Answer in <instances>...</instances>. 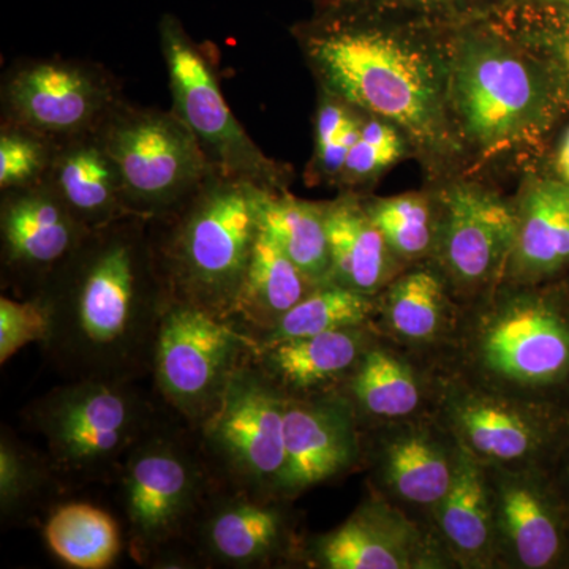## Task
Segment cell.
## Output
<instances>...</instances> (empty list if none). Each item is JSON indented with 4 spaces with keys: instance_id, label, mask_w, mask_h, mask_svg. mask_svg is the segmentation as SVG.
<instances>
[{
    "instance_id": "1",
    "label": "cell",
    "mask_w": 569,
    "mask_h": 569,
    "mask_svg": "<svg viewBox=\"0 0 569 569\" xmlns=\"http://www.w3.org/2000/svg\"><path fill=\"white\" fill-rule=\"evenodd\" d=\"M445 31L350 10L293 28L318 89L395 126L430 183L467 174L448 107Z\"/></svg>"
},
{
    "instance_id": "2",
    "label": "cell",
    "mask_w": 569,
    "mask_h": 569,
    "mask_svg": "<svg viewBox=\"0 0 569 569\" xmlns=\"http://www.w3.org/2000/svg\"><path fill=\"white\" fill-rule=\"evenodd\" d=\"M148 222L130 216L92 230L33 293L50 317L41 346L71 380L133 381L152 370L171 299Z\"/></svg>"
},
{
    "instance_id": "3",
    "label": "cell",
    "mask_w": 569,
    "mask_h": 569,
    "mask_svg": "<svg viewBox=\"0 0 569 569\" xmlns=\"http://www.w3.org/2000/svg\"><path fill=\"white\" fill-rule=\"evenodd\" d=\"M445 50L449 114L467 174L541 167L569 114L546 63L493 17L447 29Z\"/></svg>"
},
{
    "instance_id": "4",
    "label": "cell",
    "mask_w": 569,
    "mask_h": 569,
    "mask_svg": "<svg viewBox=\"0 0 569 569\" xmlns=\"http://www.w3.org/2000/svg\"><path fill=\"white\" fill-rule=\"evenodd\" d=\"M254 183L212 176L164 220L152 238L157 268L171 301L230 320L260 233L263 193Z\"/></svg>"
},
{
    "instance_id": "5",
    "label": "cell",
    "mask_w": 569,
    "mask_h": 569,
    "mask_svg": "<svg viewBox=\"0 0 569 569\" xmlns=\"http://www.w3.org/2000/svg\"><path fill=\"white\" fill-rule=\"evenodd\" d=\"M132 383L80 378L33 403L28 421L43 438L52 470L99 477L148 436L151 408Z\"/></svg>"
},
{
    "instance_id": "6",
    "label": "cell",
    "mask_w": 569,
    "mask_h": 569,
    "mask_svg": "<svg viewBox=\"0 0 569 569\" xmlns=\"http://www.w3.org/2000/svg\"><path fill=\"white\" fill-rule=\"evenodd\" d=\"M97 134L121 178L127 209L149 222L173 212L217 176L173 110L122 102Z\"/></svg>"
},
{
    "instance_id": "7",
    "label": "cell",
    "mask_w": 569,
    "mask_h": 569,
    "mask_svg": "<svg viewBox=\"0 0 569 569\" xmlns=\"http://www.w3.org/2000/svg\"><path fill=\"white\" fill-rule=\"evenodd\" d=\"M160 50L167 66L173 110L200 142L213 173L283 192L291 170L266 156L228 107L208 56L174 14L159 24Z\"/></svg>"
},
{
    "instance_id": "8",
    "label": "cell",
    "mask_w": 569,
    "mask_h": 569,
    "mask_svg": "<svg viewBox=\"0 0 569 569\" xmlns=\"http://www.w3.org/2000/svg\"><path fill=\"white\" fill-rule=\"evenodd\" d=\"M522 288L486 318L479 339L482 365L500 380L549 397L553 407L568 411L569 290Z\"/></svg>"
},
{
    "instance_id": "9",
    "label": "cell",
    "mask_w": 569,
    "mask_h": 569,
    "mask_svg": "<svg viewBox=\"0 0 569 569\" xmlns=\"http://www.w3.org/2000/svg\"><path fill=\"white\" fill-rule=\"evenodd\" d=\"M257 348V340L231 321L170 301L153 347L157 388L182 417L203 425L222 402L236 369Z\"/></svg>"
},
{
    "instance_id": "10",
    "label": "cell",
    "mask_w": 569,
    "mask_h": 569,
    "mask_svg": "<svg viewBox=\"0 0 569 569\" xmlns=\"http://www.w3.org/2000/svg\"><path fill=\"white\" fill-rule=\"evenodd\" d=\"M122 508L137 559L159 556L181 538L209 498L200 459L181 440L148 433L123 459Z\"/></svg>"
},
{
    "instance_id": "11",
    "label": "cell",
    "mask_w": 569,
    "mask_h": 569,
    "mask_svg": "<svg viewBox=\"0 0 569 569\" xmlns=\"http://www.w3.org/2000/svg\"><path fill=\"white\" fill-rule=\"evenodd\" d=\"M2 123L51 141L96 132L123 102L102 67L67 59H33L3 77Z\"/></svg>"
},
{
    "instance_id": "12",
    "label": "cell",
    "mask_w": 569,
    "mask_h": 569,
    "mask_svg": "<svg viewBox=\"0 0 569 569\" xmlns=\"http://www.w3.org/2000/svg\"><path fill=\"white\" fill-rule=\"evenodd\" d=\"M437 211L436 257L441 272L462 290H479L507 274L515 246V201L481 176L432 182Z\"/></svg>"
},
{
    "instance_id": "13",
    "label": "cell",
    "mask_w": 569,
    "mask_h": 569,
    "mask_svg": "<svg viewBox=\"0 0 569 569\" xmlns=\"http://www.w3.org/2000/svg\"><path fill=\"white\" fill-rule=\"evenodd\" d=\"M287 399L263 370L242 365L203 422L206 449L249 492H279Z\"/></svg>"
},
{
    "instance_id": "14",
    "label": "cell",
    "mask_w": 569,
    "mask_h": 569,
    "mask_svg": "<svg viewBox=\"0 0 569 569\" xmlns=\"http://www.w3.org/2000/svg\"><path fill=\"white\" fill-rule=\"evenodd\" d=\"M91 231L47 183L2 192L3 272L17 283L32 287L33 293Z\"/></svg>"
},
{
    "instance_id": "15",
    "label": "cell",
    "mask_w": 569,
    "mask_h": 569,
    "mask_svg": "<svg viewBox=\"0 0 569 569\" xmlns=\"http://www.w3.org/2000/svg\"><path fill=\"white\" fill-rule=\"evenodd\" d=\"M463 447L493 462H531L569 440V413L545 406L518 407L492 397H467L456 410Z\"/></svg>"
},
{
    "instance_id": "16",
    "label": "cell",
    "mask_w": 569,
    "mask_h": 569,
    "mask_svg": "<svg viewBox=\"0 0 569 569\" xmlns=\"http://www.w3.org/2000/svg\"><path fill=\"white\" fill-rule=\"evenodd\" d=\"M515 204L507 274L520 287L550 282L569 268V183L541 164L523 174Z\"/></svg>"
},
{
    "instance_id": "17",
    "label": "cell",
    "mask_w": 569,
    "mask_h": 569,
    "mask_svg": "<svg viewBox=\"0 0 569 569\" xmlns=\"http://www.w3.org/2000/svg\"><path fill=\"white\" fill-rule=\"evenodd\" d=\"M498 531L522 568L569 563V505L539 473L518 475L498 486Z\"/></svg>"
},
{
    "instance_id": "18",
    "label": "cell",
    "mask_w": 569,
    "mask_h": 569,
    "mask_svg": "<svg viewBox=\"0 0 569 569\" xmlns=\"http://www.w3.org/2000/svg\"><path fill=\"white\" fill-rule=\"evenodd\" d=\"M250 493L244 489L206 500L193 523L206 560L228 568L263 567L282 550L287 538L283 512Z\"/></svg>"
},
{
    "instance_id": "19",
    "label": "cell",
    "mask_w": 569,
    "mask_h": 569,
    "mask_svg": "<svg viewBox=\"0 0 569 569\" xmlns=\"http://www.w3.org/2000/svg\"><path fill=\"white\" fill-rule=\"evenodd\" d=\"M284 468L280 493H298L337 477L353 463L356 438L340 403L293 402L284 410Z\"/></svg>"
},
{
    "instance_id": "20",
    "label": "cell",
    "mask_w": 569,
    "mask_h": 569,
    "mask_svg": "<svg viewBox=\"0 0 569 569\" xmlns=\"http://www.w3.org/2000/svg\"><path fill=\"white\" fill-rule=\"evenodd\" d=\"M41 182L89 230L132 216L123 200L121 178L97 130L52 142L50 167Z\"/></svg>"
},
{
    "instance_id": "21",
    "label": "cell",
    "mask_w": 569,
    "mask_h": 569,
    "mask_svg": "<svg viewBox=\"0 0 569 569\" xmlns=\"http://www.w3.org/2000/svg\"><path fill=\"white\" fill-rule=\"evenodd\" d=\"M421 552L411 523L385 505L369 503L318 538L312 556L326 569H407L421 567Z\"/></svg>"
},
{
    "instance_id": "22",
    "label": "cell",
    "mask_w": 569,
    "mask_h": 569,
    "mask_svg": "<svg viewBox=\"0 0 569 569\" xmlns=\"http://www.w3.org/2000/svg\"><path fill=\"white\" fill-rule=\"evenodd\" d=\"M331 282L373 296L396 279L402 261L367 212L361 194L343 192L325 201Z\"/></svg>"
},
{
    "instance_id": "23",
    "label": "cell",
    "mask_w": 569,
    "mask_h": 569,
    "mask_svg": "<svg viewBox=\"0 0 569 569\" xmlns=\"http://www.w3.org/2000/svg\"><path fill=\"white\" fill-rule=\"evenodd\" d=\"M436 509L441 537L458 559L489 561L498 531L496 503L477 456L466 447L459 448L451 488Z\"/></svg>"
},
{
    "instance_id": "24",
    "label": "cell",
    "mask_w": 569,
    "mask_h": 569,
    "mask_svg": "<svg viewBox=\"0 0 569 569\" xmlns=\"http://www.w3.org/2000/svg\"><path fill=\"white\" fill-rule=\"evenodd\" d=\"M313 283L283 253V250L260 230L254 241L252 257L241 290L236 299L230 320L252 326L260 331V337L271 331L298 302L310 291L316 290Z\"/></svg>"
},
{
    "instance_id": "25",
    "label": "cell",
    "mask_w": 569,
    "mask_h": 569,
    "mask_svg": "<svg viewBox=\"0 0 569 569\" xmlns=\"http://www.w3.org/2000/svg\"><path fill=\"white\" fill-rule=\"evenodd\" d=\"M361 348L359 328H348L258 346L257 355L260 369L277 387L305 391L346 373Z\"/></svg>"
},
{
    "instance_id": "26",
    "label": "cell",
    "mask_w": 569,
    "mask_h": 569,
    "mask_svg": "<svg viewBox=\"0 0 569 569\" xmlns=\"http://www.w3.org/2000/svg\"><path fill=\"white\" fill-rule=\"evenodd\" d=\"M260 230L318 287L331 282L325 203L301 200L288 190L264 192Z\"/></svg>"
},
{
    "instance_id": "27",
    "label": "cell",
    "mask_w": 569,
    "mask_h": 569,
    "mask_svg": "<svg viewBox=\"0 0 569 569\" xmlns=\"http://www.w3.org/2000/svg\"><path fill=\"white\" fill-rule=\"evenodd\" d=\"M44 539L59 560L78 569L110 568L122 548L116 520L89 503H67L56 509L44 526Z\"/></svg>"
},
{
    "instance_id": "28",
    "label": "cell",
    "mask_w": 569,
    "mask_h": 569,
    "mask_svg": "<svg viewBox=\"0 0 569 569\" xmlns=\"http://www.w3.org/2000/svg\"><path fill=\"white\" fill-rule=\"evenodd\" d=\"M456 458L426 433L396 438L385 456V477L397 496L410 503L437 507L455 479Z\"/></svg>"
},
{
    "instance_id": "29",
    "label": "cell",
    "mask_w": 569,
    "mask_h": 569,
    "mask_svg": "<svg viewBox=\"0 0 569 569\" xmlns=\"http://www.w3.org/2000/svg\"><path fill=\"white\" fill-rule=\"evenodd\" d=\"M376 309L372 296L342 284L325 283L310 291L271 331L260 337L258 346L316 336L337 329L359 328Z\"/></svg>"
},
{
    "instance_id": "30",
    "label": "cell",
    "mask_w": 569,
    "mask_h": 569,
    "mask_svg": "<svg viewBox=\"0 0 569 569\" xmlns=\"http://www.w3.org/2000/svg\"><path fill=\"white\" fill-rule=\"evenodd\" d=\"M447 309V277L429 266H418L389 283L385 313L403 339L425 342L440 331Z\"/></svg>"
},
{
    "instance_id": "31",
    "label": "cell",
    "mask_w": 569,
    "mask_h": 569,
    "mask_svg": "<svg viewBox=\"0 0 569 569\" xmlns=\"http://www.w3.org/2000/svg\"><path fill=\"white\" fill-rule=\"evenodd\" d=\"M362 200L370 219L402 263H418L432 257L437 242V211L430 190Z\"/></svg>"
},
{
    "instance_id": "32",
    "label": "cell",
    "mask_w": 569,
    "mask_h": 569,
    "mask_svg": "<svg viewBox=\"0 0 569 569\" xmlns=\"http://www.w3.org/2000/svg\"><path fill=\"white\" fill-rule=\"evenodd\" d=\"M351 391L367 413L380 418L408 417L421 400L410 367L385 350L367 351L351 381Z\"/></svg>"
},
{
    "instance_id": "33",
    "label": "cell",
    "mask_w": 569,
    "mask_h": 569,
    "mask_svg": "<svg viewBox=\"0 0 569 569\" xmlns=\"http://www.w3.org/2000/svg\"><path fill=\"white\" fill-rule=\"evenodd\" d=\"M365 114L331 93L320 91L313 116V152L307 164L309 186L339 187L348 156L361 132Z\"/></svg>"
},
{
    "instance_id": "34",
    "label": "cell",
    "mask_w": 569,
    "mask_h": 569,
    "mask_svg": "<svg viewBox=\"0 0 569 569\" xmlns=\"http://www.w3.org/2000/svg\"><path fill=\"white\" fill-rule=\"evenodd\" d=\"M505 0H316V10H350L387 20L451 29L492 17Z\"/></svg>"
},
{
    "instance_id": "35",
    "label": "cell",
    "mask_w": 569,
    "mask_h": 569,
    "mask_svg": "<svg viewBox=\"0 0 569 569\" xmlns=\"http://www.w3.org/2000/svg\"><path fill=\"white\" fill-rule=\"evenodd\" d=\"M492 17L546 63L569 107V11L518 9Z\"/></svg>"
},
{
    "instance_id": "36",
    "label": "cell",
    "mask_w": 569,
    "mask_h": 569,
    "mask_svg": "<svg viewBox=\"0 0 569 569\" xmlns=\"http://www.w3.org/2000/svg\"><path fill=\"white\" fill-rule=\"evenodd\" d=\"M407 157H413L407 138L383 119L365 114L361 132L348 156L339 187L343 192H355L376 183Z\"/></svg>"
},
{
    "instance_id": "37",
    "label": "cell",
    "mask_w": 569,
    "mask_h": 569,
    "mask_svg": "<svg viewBox=\"0 0 569 569\" xmlns=\"http://www.w3.org/2000/svg\"><path fill=\"white\" fill-rule=\"evenodd\" d=\"M48 466L21 441L0 438V512L3 520H18L36 507L48 488Z\"/></svg>"
},
{
    "instance_id": "38",
    "label": "cell",
    "mask_w": 569,
    "mask_h": 569,
    "mask_svg": "<svg viewBox=\"0 0 569 569\" xmlns=\"http://www.w3.org/2000/svg\"><path fill=\"white\" fill-rule=\"evenodd\" d=\"M52 142L18 127L0 132V190L21 189L43 181L50 167Z\"/></svg>"
},
{
    "instance_id": "39",
    "label": "cell",
    "mask_w": 569,
    "mask_h": 569,
    "mask_svg": "<svg viewBox=\"0 0 569 569\" xmlns=\"http://www.w3.org/2000/svg\"><path fill=\"white\" fill-rule=\"evenodd\" d=\"M50 335L47 307L32 296L28 301L0 299V365L31 343H43Z\"/></svg>"
},
{
    "instance_id": "40",
    "label": "cell",
    "mask_w": 569,
    "mask_h": 569,
    "mask_svg": "<svg viewBox=\"0 0 569 569\" xmlns=\"http://www.w3.org/2000/svg\"><path fill=\"white\" fill-rule=\"evenodd\" d=\"M546 170L559 178L560 181L569 183V126L560 134Z\"/></svg>"
},
{
    "instance_id": "41",
    "label": "cell",
    "mask_w": 569,
    "mask_h": 569,
    "mask_svg": "<svg viewBox=\"0 0 569 569\" xmlns=\"http://www.w3.org/2000/svg\"><path fill=\"white\" fill-rule=\"evenodd\" d=\"M518 9H542L569 11V0H505L498 11ZM497 11V13H498ZM496 14V13H493Z\"/></svg>"
}]
</instances>
